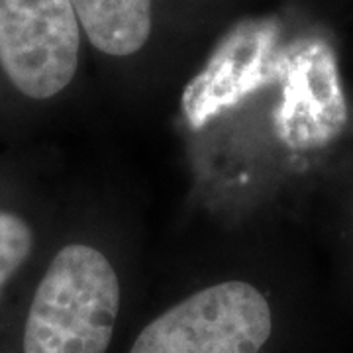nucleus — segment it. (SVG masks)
<instances>
[{"label":"nucleus","mask_w":353,"mask_h":353,"mask_svg":"<svg viewBox=\"0 0 353 353\" xmlns=\"http://www.w3.org/2000/svg\"><path fill=\"white\" fill-rule=\"evenodd\" d=\"M271 306L250 283L226 281L190 294L141 330L130 353H261Z\"/></svg>","instance_id":"f03ea898"},{"label":"nucleus","mask_w":353,"mask_h":353,"mask_svg":"<svg viewBox=\"0 0 353 353\" xmlns=\"http://www.w3.org/2000/svg\"><path fill=\"white\" fill-rule=\"evenodd\" d=\"M153 0H71L90 43L112 57L138 53L152 34Z\"/></svg>","instance_id":"423d86ee"},{"label":"nucleus","mask_w":353,"mask_h":353,"mask_svg":"<svg viewBox=\"0 0 353 353\" xmlns=\"http://www.w3.org/2000/svg\"><path fill=\"white\" fill-rule=\"evenodd\" d=\"M79 50L71 0H0V67L26 97L59 94L75 77Z\"/></svg>","instance_id":"7ed1b4c3"},{"label":"nucleus","mask_w":353,"mask_h":353,"mask_svg":"<svg viewBox=\"0 0 353 353\" xmlns=\"http://www.w3.org/2000/svg\"><path fill=\"white\" fill-rule=\"evenodd\" d=\"M120 310V283L106 255L73 243L39 281L24 328V353H106Z\"/></svg>","instance_id":"f257e3e1"},{"label":"nucleus","mask_w":353,"mask_h":353,"mask_svg":"<svg viewBox=\"0 0 353 353\" xmlns=\"http://www.w3.org/2000/svg\"><path fill=\"white\" fill-rule=\"evenodd\" d=\"M277 28L265 22L238 26L228 36L208 67L187 88V104H226L245 88L267 79Z\"/></svg>","instance_id":"39448f33"},{"label":"nucleus","mask_w":353,"mask_h":353,"mask_svg":"<svg viewBox=\"0 0 353 353\" xmlns=\"http://www.w3.org/2000/svg\"><path fill=\"white\" fill-rule=\"evenodd\" d=\"M34 245V232L24 218L0 210V289L24 265Z\"/></svg>","instance_id":"0eeeda50"},{"label":"nucleus","mask_w":353,"mask_h":353,"mask_svg":"<svg viewBox=\"0 0 353 353\" xmlns=\"http://www.w3.org/2000/svg\"><path fill=\"white\" fill-rule=\"evenodd\" d=\"M285 102L281 130L292 145H318L340 132L345 104L334 53L324 41H304L281 59Z\"/></svg>","instance_id":"20e7f679"}]
</instances>
